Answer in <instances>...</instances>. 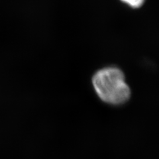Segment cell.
I'll return each instance as SVG.
<instances>
[{"mask_svg":"<svg viewBox=\"0 0 159 159\" xmlns=\"http://www.w3.org/2000/svg\"><path fill=\"white\" fill-rule=\"evenodd\" d=\"M120 1L131 8L137 9L143 6L145 0H120Z\"/></svg>","mask_w":159,"mask_h":159,"instance_id":"2","label":"cell"},{"mask_svg":"<svg viewBox=\"0 0 159 159\" xmlns=\"http://www.w3.org/2000/svg\"><path fill=\"white\" fill-rule=\"evenodd\" d=\"M92 84L98 97L107 103L120 105L131 96V89L125 82V75L117 67L99 70L92 77Z\"/></svg>","mask_w":159,"mask_h":159,"instance_id":"1","label":"cell"}]
</instances>
